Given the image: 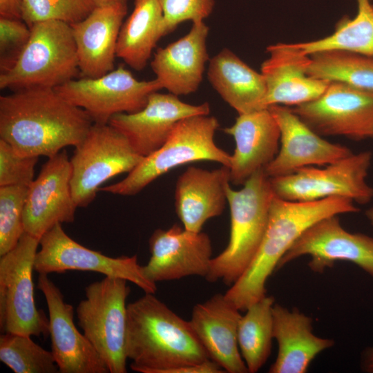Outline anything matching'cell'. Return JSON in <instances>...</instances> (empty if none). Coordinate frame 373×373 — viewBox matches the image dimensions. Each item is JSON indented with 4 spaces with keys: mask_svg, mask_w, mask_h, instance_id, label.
Masks as SVG:
<instances>
[{
    "mask_svg": "<svg viewBox=\"0 0 373 373\" xmlns=\"http://www.w3.org/2000/svg\"><path fill=\"white\" fill-rule=\"evenodd\" d=\"M125 279L105 276L85 288L76 309L78 325L110 373H126L127 305Z\"/></svg>",
    "mask_w": 373,
    "mask_h": 373,
    "instance_id": "obj_7",
    "label": "cell"
},
{
    "mask_svg": "<svg viewBox=\"0 0 373 373\" xmlns=\"http://www.w3.org/2000/svg\"><path fill=\"white\" fill-rule=\"evenodd\" d=\"M370 138H373V131H372V134H371Z\"/></svg>",
    "mask_w": 373,
    "mask_h": 373,
    "instance_id": "obj_42",
    "label": "cell"
},
{
    "mask_svg": "<svg viewBox=\"0 0 373 373\" xmlns=\"http://www.w3.org/2000/svg\"><path fill=\"white\" fill-rule=\"evenodd\" d=\"M28 187L0 186V256L12 249L23 234V209Z\"/></svg>",
    "mask_w": 373,
    "mask_h": 373,
    "instance_id": "obj_33",
    "label": "cell"
},
{
    "mask_svg": "<svg viewBox=\"0 0 373 373\" xmlns=\"http://www.w3.org/2000/svg\"><path fill=\"white\" fill-rule=\"evenodd\" d=\"M238 310L223 294L196 304L190 325L211 360L225 372L247 373L248 370L238 343Z\"/></svg>",
    "mask_w": 373,
    "mask_h": 373,
    "instance_id": "obj_21",
    "label": "cell"
},
{
    "mask_svg": "<svg viewBox=\"0 0 373 373\" xmlns=\"http://www.w3.org/2000/svg\"><path fill=\"white\" fill-rule=\"evenodd\" d=\"M354 202L344 197L316 201H290L274 195L267 227L259 248L238 279L224 293L238 310L247 309L266 296L267 278L302 233L318 220L331 216L356 213Z\"/></svg>",
    "mask_w": 373,
    "mask_h": 373,
    "instance_id": "obj_2",
    "label": "cell"
},
{
    "mask_svg": "<svg viewBox=\"0 0 373 373\" xmlns=\"http://www.w3.org/2000/svg\"><path fill=\"white\" fill-rule=\"evenodd\" d=\"M162 88L156 79L138 80L120 66L98 77L72 79L55 89L72 104L84 109L93 123L106 124L114 115L140 111L149 96Z\"/></svg>",
    "mask_w": 373,
    "mask_h": 373,
    "instance_id": "obj_11",
    "label": "cell"
},
{
    "mask_svg": "<svg viewBox=\"0 0 373 373\" xmlns=\"http://www.w3.org/2000/svg\"><path fill=\"white\" fill-rule=\"evenodd\" d=\"M126 0H93L96 6H108L114 3L119 1H122Z\"/></svg>",
    "mask_w": 373,
    "mask_h": 373,
    "instance_id": "obj_40",
    "label": "cell"
},
{
    "mask_svg": "<svg viewBox=\"0 0 373 373\" xmlns=\"http://www.w3.org/2000/svg\"><path fill=\"white\" fill-rule=\"evenodd\" d=\"M370 1L356 0V16L340 20L332 35L296 45L308 55L323 50H341L373 57V5Z\"/></svg>",
    "mask_w": 373,
    "mask_h": 373,
    "instance_id": "obj_31",
    "label": "cell"
},
{
    "mask_svg": "<svg viewBox=\"0 0 373 373\" xmlns=\"http://www.w3.org/2000/svg\"><path fill=\"white\" fill-rule=\"evenodd\" d=\"M37 288L47 303L51 352L59 372H109L94 347L75 326L73 307L65 302L61 290L47 274H39Z\"/></svg>",
    "mask_w": 373,
    "mask_h": 373,
    "instance_id": "obj_19",
    "label": "cell"
},
{
    "mask_svg": "<svg viewBox=\"0 0 373 373\" xmlns=\"http://www.w3.org/2000/svg\"><path fill=\"white\" fill-rule=\"evenodd\" d=\"M236 146L229 166L230 183L243 185L264 169L279 150L280 130L268 108L238 115L234 124L223 129Z\"/></svg>",
    "mask_w": 373,
    "mask_h": 373,
    "instance_id": "obj_23",
    "label": "cell"
},
{
    "mask_svg": "<svg viewBox=\"0 0 373 373\" xmlns=\"http://www.w3.org/2000/svg\"><path fill=\"white\" fill-rule=\"evenodd\" d=\"M93 122L55 88L33 87L0 97V139L19 154L52 157L77 146Z\"/></svg>",
    "mask_w": 373,
    "mask_h": 373,
    "instance_id": "obj_1",
    "label": "cell"
},
{
    "mask_svg": "<svg viewBox=\"0 0 373 373\" xmlns=\"http://www.w3.org/2000/svg\"><path fill=\"white\" fill-rule=\"evenodd\" d=\"M0 361L15 373L59 372L51 351L44 349L27 335L3 333L0 336Z\"/></svg>",
    "mask_w": 373,
    "mask_h": 373,
    "instance_id": "obj_32",
    "label": "cell"
},
{
    "mask_svg": "<svg viewBox=\"0 0 373 373\" xmlns=\"http://www.w3.org/2000/svg\"><path fill=\"white\" fill-rule=\"evenodd\" d=\"M240 190L227 191L231 228L226 248L211 258L205 279L233 285L256 255L265 235L274 195L263 169L254 173Z\"/></svg>",
    "mask_w": 373,
    "mask_h": 373,
    "instance_id": "obj_4",
    "label": "cell"
},
{
    "mask_svg": "<svg viewBox=\"0 0 373 373\" xmlns=\"http://www.w3.org/2000/svg\"><path fill=\"white\" fill-rule=\"evenodd\" d=\"M71 174L65 149L44 164L28 187L23 214L26 233L40 240L56 224L75 220L77 206L71 191Z\"/></svg>",
    "mask_w": 373,
    "mask_h": 373,
    "instance_id": "obj_15",
    "label": "cell"
},
{
    "mask_svg": "<svg viewBox=\"0 0 373 373\" xmlns=\"http://www.w3.org/2000/svg\"><path fill=\"white\" fill-rule=\"evenodd\" d=\"M229 168L212 170L189 166L178 177L174 200L176 213L185 229L202 231L209 219L220 216L227 203Z\"/></svg>",
    "mask_w": 373,
    "mask_h": 373,
    "instance_id": "obj_25",
    "label": "cell"
},
{
    "mask_svg": "<svg viewBox=\"0 0 373 373\" xmlns=\"http://www.w3.org/2000/svg\"><path fill=\"white\" fill-rule=\"evenodd\" d=\"M39 240L24 232L0 258V328L3 333L49 334V319L36 307L32 272Z\"/></svg>",
    "mask_w": 373,
    "mask_h": 373,
    "instance_id": "obj_8",
    "label": "cell"
},
{
    "mask_svg": "<svg viewBox=\"0 0 373 373\" xmlns=\"http://www.w3.org/2000/svg\"><path fill=\"white\" fill-rule=\"evenodd\" d=\"M209 32L204 21L194 22L186 35L157 49L151 66L162 88L177 96L198 90L209 61L206 44Z\"/></svg>",
    "mask_w": 373,
    "mask_h": 373,
    "instance_id": "obj_24",
    "label": "cell"
},
{
    "mask_svg": "<svg viewBox=\"0 0 373 373\" xmlns=\"http://www.w3.org/2000/svg\"><path fill=\"white\" fill-rule=\"evenodd\" d=\"M267 108L280 130L278 152L263 169L269 178L286 175L314 165L326 166L353 153L348 147L321 137L292 108L283 105H272Z\"/></svg>",
    "mask_w": 373,
    "mask_h": 373,
    "instance_id": "obj_16",
    "label": "cell"
},
{
    "mask_svg": "<svg viewBox=\"0 0 373 373\" xmlns=\"http://www.w3.org/2000/svg\"><path fill=\"white\" fill-rule=\"evenodd\" d=\"M164 15L166 34L186 21H203L212 12L214 0H157Z\"/></svg>",
    "mask_w": 373,
    "mask_h": 373,
    "instance_id": "obj_37",
    "label": "cell"
},
{
    "mask_svg": "<svg viewBox=\"0 0 373 373\" xmlns=\"http://www.w3.org/2000/svg\"><path fill=\"white\" fill-rule=\"evenodd\" d=\"M269 57L261 65L266 85L264 107L299 106L319 97L329 82L310 77V56L296 43H278L267 48Z\"/></svg>",
    "mask_w": 373,
    "mask_h": 373,
    "instance_id": "obj_20",
    "label": "cell"
},
{
    "mask_svg": "<svg viewBox=\"0 0 373 373\" xmlns=\"http://www.w3.org/2000/svg\"><path fill=\"white\" fill-rule=\"evenodd\" d=\"M0 17L22 20V0H0Z\"/></svg>",
    "mask_w": 373,
    "mask_h": 373,
    "instance_id": "obj_38",
    "label": "cell"
},
{
    "mask_svg": "<svg viewBox=\"0 0 373 373\" xmlns=\"http://www.w3.org/2000/svg\"><path fill=\"white\" fill-rule=\"evenodd\" d=\"M363 366L365 371L373 373V346L367 350L364 354Z\"/></svg>",
    "mask_w": 373,
    "mask_h": 373,
    "instance_id": "obj_39",
    "label": "cell"
},
{
    "mask_svg": "<svg viewBox=\"0 0 373 373\" xmlns=\"http://www.w3.org/2000/svg\"><path fill=\"white\" fill-rule=\"evenodd\" d=\"M30 28L29 40L19 58L0 75V88H55L74 79L80 72L71 26L49 20Z\"/></svg>",
    "mask_w": 373,
    "mask_h": 373,
    "instance_id": "obj_6",
    "label": "cell"
},
{
    "mask_svg": "<svg viewBox=\"0 0 373 373\" xmlns=\"http://www.w3.org/2000/svg\"><path fill=\"white\" fill-rule=\"evenodd\" d=\"M151 258L142 266L151 282L167 281L190 276L206 277L210 269L211 242L204 232H193L177 224L157 229L149 239Z\"/></svg>",
    "mask_w": 373,
    "mask_h": 373,
    "instance_id": "obj_17",
    "label": "cell"
},
{
    "mask_svg": "<svg viewBox=\"0 0 373 373\" xmlns=\"http://www.w3.org/2000/svg\"><path fill=\"white\" fill-rule=\"evenodd\" d=\"M273 296L250 305L238 326V343L248 372H257L270 355L273 338Z\"/></svg>",
    "mask_w": 373,
    "mask_h": 373,
    "instance_id": "obj_29",
    "label": "cell"
},
{
    "mask_svg": "<svg viewBox=\"0 0 373 373\" xmlns=\"http://www.w3.org/2000/svg\"><path fill=\"white\" fill-rule=\"evenodd\" d=\"M143 158L111 125L93 123L70 159L71 191L77 207H87L104 182L131 172Z\"/></svg>",
    "mask_w": 373,
    "mask_h": 373,
    "instance_id": "obj_9",
    "label": "cell"
},
{
    "mask_svg": "<svg viewBox=\"0 0 373 373\" xmlns=\"http://www.w3.org/2000/svg\"><path fill=\"white\" fill-rule=\"evenodd\" d=\"M309 76L373 93V57L341 50L309 55Z\"/></svg>",
    "mask_w": 373,
    "mask_h": 373,
    "instance_id": "obj_30",
    "label": "cell"
},
{
    "mask_svg": "<svg viewBox=\"0 0 373 373\" xmlns=\"http://www.w3.org/2000/svg\"><path fill=\"white\" fill-rule=\"evenodd\" d=\"M126 13V0L96 6L86 18L70 25L84 77H98L114 70L117 39Z\"/></svg>",
    "mask_w": 373,
    "mask_h": 373,
    "instance_id": "obj_22",
    "label": "cell"
},
{
    "mask_svg": "<svg viewBox=\"0 0 373 373\" xmlns=\"http://www.w3.org/2000/svg\"><path fill=\"white\" fill-rule=\"evenodd\" d=\"M126 354L141 373H168L210 359L189 322L151 293L127 305Z\"/></svg>",
    "mask_w": 373,
    "mask_h": 373,
    "instance_id": "obj_3",
    "label": "cell"
},
{
    "mask_svg": "<svg viewBox=\"0 0 373 373\" xmlns=\"http://www.w3.org/2000/svg\"><path fill=\"white\" fill-rule=\"evenodd\" d=\"M39 157L19 154L0 139V186L20 185L29 187L33 182L35 166Z\"/></svg>",
    "mask_w": 373,
    "mask_h": 373,
    "instance_id": "obj_35",
    "label": "cell"
},
{
    "mask_svg": "<svg viewBox=\"0 0 373 373\" xmlns=\"http://www.w3.org/2000/svg\"><path fill=\"white\" fill-rule=\"evenodd\" d=\"M365 216L373 227V206L365 211Z\"/></svg>",
    "mask_w": 373,
    "mask_h": 373,
    "instance_id": "obj_41",
    "label": "cell"
},
{
    "mask_svg": "<svg viewBox=\"0 0 373 373\" xmlns=\"http://www.w3.org/2000/svg\"><path fill=\"white\" fill-rule=\"evenodd\" d=\"M372 153L362 151L324 168L307 166L292 173L269 178L275 195L287 200L308 202L329 197H344L365 204L373 198L367 177Z\"/></svg>",
    "mask_w": 373,
    "mask_h": 373,
    "instance_id": "obj_10",
    "label": "cell"
},
{
    "mask_svg": "<svg viewBox=\"0 0 373 373\" xmlns=\"http://www.w3.org/2000/svg\"><path fill=\"white\" fill-rule=\"evenodd\" d=\"M272 314L278 352L270 373H305L319 353L334 345L332 339L314 335L312 318L298 310L274 303Z\"/></svg>",
    "mask_w": 373,
    "mask_h": 373,
    "instance_id": "obj_26",
    "label": "cell"
},
{
    "mask_svg": "<svg viewBox=\"0 0 373 373\" xmlns=\"http://www.w3.org/2000/svg\"><path fill=\"white\" fill-rule=\"evenodd\" d=\"M209 61V82L238 115L265 109L266 85L261 73L226 48Z\"/></svg>",
    "mask_w": 373,
    "mask_h": 373,
    "instance_id": "obj_27",
    "label": "cell"
},
{
    "mask_svg": "<svg viewBox=\"0 0 373 373\" xmlns=\"http://www.w3.org/2000/svg\"><path fill=\"white\" fill-rule=\"evenodd\" d=\"M40 250L35 260V271L39 274L62 273L66 271L98 272L105 276L131 282L145 293L155 294L156 283L143 274L137 255L112 258L82 246L56 224L39 240Z\"/></svg>",
    "mask_w": 373,
    "mask_h": 373,
    "instance_id": "obj_12",
    "label": "cell"
},
{
    "mask_svg": "<svg viewBox=\"0 0 373 373\" xmlns=\"http://www.w3.org/2000/svg\"><path fill=\"white\" fill-rule=\"evenodd\" d=\"M320 135L370 138L373 131V93L331 82L317 99L292 108Z\"/></svg>",
    "mask_w": 373,
    "mask_h": 373,
    "instance_id": "obj_13",
    "label": "cell"
},
{
    "mask_svg": "<svg viewBox=\"0 0 373 373\" xmlns=\"http://www.w3.org/2000/svg\"><path fill=\"white\" fill-rule=\"evenodd\" d=\"M165 35L164 15L157 0H134L133 12L119 31L116 55L132 68L142 70Z\"/></svg>",
    "mask_w": 373,
    "mask_h": 373,
    "instance_id": "obj_28",
    "label": "cell"
},
{
    "mask_svg": "<svg viewBox=\"0 0 373 373\" xmlns=\"http://www.w3.org/2000/svg\"><path fill=\"white\" fill-rule=\"evenodd\" d=\"M305 255L311 256L309 267L321 273L336 261L358 266L373 277V238L350 233L337 216L324 218L307 228L280 260L276 269Z\"/></svg>",
    "mask_w": 373,
    "mask_h": 373,
    "instance_id": "obj_14",
    "label": "cell"
},
{
    "mask_svg": "<svg viewBox=\"0 0 373 373\" xmlns=\"http://www.w3.org/2000/svg\"><path fill=\"white\" fill-rule=\"evenodd\" d=\"M95 7L93 0H22V20L29 27L49 20L71 25L86 18Z\"/></svg>",
    "mask_w": 373,
    "mask_h": 373,
    "instance_id": "obj_34",
    "label": "cell"
},
{
    "mask_svg": "<svg viewBox=\"0 0 373 373\" xmlns=\"http://www.w3.org/2000/svg\"><path fill=\"white\" fill-rule=\"evenodd\" d=\"M209 113L208 102L193 105L172 93L157 91L149 96L140 111L114 115L108 124L128 140L137 153L146 157L164 144L180 120Z\"/></svg>",
    "mask_w": 373,
    "mask_h": 373,
    "instance_id": "obj_18",
    "label": "cell"
},
{
    "mask_svg": "<svg viewBox=\"0 0 373 373\" xmlns=\"http://www.w3.org/2000/svg\"><path fill=\"white\" fill-rule=\"evenodd\" d=\"M219 122L209 115L180 120L164 144L121 181L99 191L120 195H134L173 168L198 161H211L229 167L231 155L217 146L214 137Z\"/></svg>",
    "mask_w": 373,
    "mask_h": 373,
    "instance_id": "obj_5",
    "label": "cell"
},
{
    "mask_svg": "<svg viewBox=\"0 0 373 373\" xmlns=\"http://www.w3.org/2000/svg\"><path fill=\"white\" fill-rule=\"evenodd\" d=\"M30 36V28L23 20L0 17L1 73L15 64Z\"/></svg>",
    "mask_w": 373,
    "mask_h": 373,
    "instance_id": "obj_36",
    "label": "cell"
}]
</instances>
